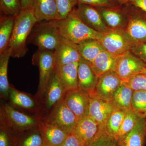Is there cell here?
Returning <instances> with one entry per match:
<instances>
[{
    "instance_id": "40",
    "label": "cell",
    "mask_w": 146,
    "mask_h": 146,
    "mask_svg": "<svg viewBox=\"0 0 146 146\" xmlns=\"http://www.w3.org/2000/svg\"><path fill=\"white\" fill-rule=\"evenodd\" d=\"M86 146L75 133H73L68 134L65 142L61 146Z\"/></svg>"
},
{
    "instance_id": "2",
    "label": "cell",
    "mask_w": 146,
    "mask_h": 146,
    "mask_svg": "<svg viewBox=\"0 0 146 146\" xmlns=\"http://www.w3.org/2000/svg\"><path fill=\"white\" fill-rule=\"evenodd\" d=\"M75 8L66 18L54 21L61 35L78 45L90 39L99 40L103 34L84 24L78 16Z\"/></svg>"
},
{
    "instance_id": "15",
    "label": "cell",
    "mask_w": 146,
    "mask_h": 146,
    "mask_svg": "<svg viewBox=\"0 0 146 146\" xmlns=\"http://www.w3.org/2000/svg\"><path fill=\"white\" fill-rule=\"evenodd\" d=\"M122 84V80L114 71H111L98 78L94 93L102 99L108 100Z\"/></svg>"
},
{
    "instance_id": "29",
    "label": "cell",
    "mask_w": 146,
    "mask_h": 146,
    "mask_svg": "<svg viewBox=\"0 0 146 146\" xmlns=\"http://www.w3.org/2000/svg\"><path fill=\"white\" fill-rule=\"evenodd\" d=\"M9 97L11 102L16 106L28 109H32L35 106V102L31 97L11 86Z\"/></svg>"
},
{
    "instance_id": "23",
    "label": "cell",
    "mask_w": 146,
    "mask_h": 146,
    "mask_svg": "<svg viewBox=\"0 0 146 146\" xmlns=\"http://www.w3.org/2000/svg\"><path fill=\"white\" fill-rule=\"evenodd\" d=\"M117 56L104 50L90 63L91 69L98 77L105 73L113 71Z\"/></svg>"
},
{
    "instance_id": "13",
    "label": "cell",
    "mask_w": 146,
    "mask_h": 146,
    "mask_svg": "<svg viewBox=\"0 0 146 146\" xmlns=\"http://www.w3.org/2000/svg\"><path fill=\"white\" fill-rule=\"evenodd\" d=\"M54 52L56 65L78 63L82 58L78 45L63 36Z\"/></svg>"
},
{
    "instance_id": "7",
    "label": "cell",
    "mask_w": 146,
    "mask_h": 146,
    "mask_svg": "<svg viewBox=\"0 0 146 146\" xmlns=\"http://www.w3.org/2000/svg\"><path fill=\"white\" fill-rule=\"evenodd\" d=\"M46 119L60 127L68 134L74 133L78 121L74 113L65 104L63 98Z\"/></svg>"
},
{
    "instance_id": "8",
    "label": "cell",
    "mask_w": 146,
    "mask_h": 146,
    "mask_svg": "<svg viewBox=\"0 0 146 146\" xmlns=\"http://www.w3.org/2000/svg\"><path fill=\"white\" fill-rule=\"evenodd\" d=\"M99 41L106 51L117 57L130 50L133 45L124 31H110L103 34Z\"/></svg>"
},
{
    "instance_id": "25",
    "label": "cell",
    "mask_w": 146,
    "mask_h": 146,
    "mask_svg": "<svg viewBox=\"0 0 146 146\" xmlns=\"http://www.w3.org/2000/svg\"><path fill=\"white\" fill-rule=\"evenodd\" d=\"M12 49L9 46L0 53V92L1 97L4 98L9 97L10 85L7 77L9 61L11 57Z\"/></svg>"
},
{
    "instance_id": "28",
    "label": "cell",
    "mask_w": 146,
    "mask_h": 146,
    "mask_svg": "<svg viewBox=\"0 0 146 146\" xmlns=\"http://www.w3.org/2000/svg\"><path fill=\"white\" fill-rule=\"evenodd\" d=\"M127 111L115 110L108 119L106 125L109 135L116 138L121 125Z\"/></svg>"
},
{
    "instance_id": "44",
    "label": "cell",
    "mask_w": 146,
    "mask_h": 146,
    "mask_svg": "<svg viewBox=\"0 0 146 146\" xmlns=\"http://www.w3.org/2000/svg\"><path fill=\"white\" fill-rule=\"evenodd\" d=\"M141 74H143L146 76V68L144 69L142 71Z\"/></svg>"
},
{
    "instance_id": "41",
    "label": "cell",
    "mask_w": 146,
    "mask_h": 146,
    "mask_svg": "<svg viewBox=\"0 0 146 146\" xmlns=\"http://www.w3.org/2000/svg\"><path fill=\"white\" fill-rule=\"evenodd\" d=\"M129 3L146 12V0H130Z\"/></svg>"
},
{
    "instance_id": "18",
    "label": "cell",
    "mask_w": 146,
    "mask_h": 146,
    "mask_svg": "<svg viewBox=\"0 0 146 146\" xmlns=\"http://www.w3.org/2000/svg\"><path fill=\"white\" fill-rule=\"evenodd\" d=\"M31 7L37 22L60 20L55 0H33Z\"/></svg>"
},
{
    "instance_id": "34",
    "label": "cell",
    "mask_w": 146,
    "mask_h": 146,
    "mask_svg": "<svg viewBox=\"0 0 146 146\" xmlns=\"http://www.w3.org/2000/svg\"><path fill=\"white\" fill-rule=\"evenodd\" d=\"M86 146H119L117 140L108 134L106 127L103 128L96 137Z\"/></svg>"
},
{
    "instance_id": "12",
    "label": "cell",
    "mask_w": 146,
    "mask_h": 146,
    "mask_svg": "<svg viewBox=\"0 0 146 146\" xmlns=\"http://www.w3.org/2000/svg\"><path fill=\"white\" fill-rule=\"evenodd\" d=\"M96 8L100 14L104 23L108 29L111 30L125 31L127 25V17L122 6Z\"/></svg>"
},
{
    "instance_id": "32",
    "label": "cell",
    "mask_w": 146,
    "mask_h": 146,
    "mask_svg": "<svg viewBox=\"0 0 146 146\" xmlns=\"http://www.w3.org/2000/svg\"><path fill=\"white\" fill-rule=\"evenodd\" d=\"M45 145L39 129L25 136L16 137L15 146H42Z\"/></svg>"
},
{
    "instance_id": "1",
    "label": "cell",
    "mask_w": 146,
    "mask_h": 146,
    "mask_svg": "<svg viewBox=\"0 0 146 146\" xmlns=\"http://www.w3.org/2000/svg\"><path fill=\"white\" fill-rule=\"evenodd\" d=\"M37 20L31 7L23 9L16 17L9 46L12 49L11 57H23L28 51L27 40Z\"/></svg>"
},
{
    "instance_id": "31",
    "label": "cell",
    "mask_w": 146,
    "mask_h": 146,
    "mask_svg": "<svg viewBox=\"0 0 146 146\" xmlns=\"http://www.w3.org/2000/svg\"><path fill=\"white\" fill-rule=\"evenodd\" d=\"M22 10L20 0H0L1 16L17 17Z\"/></svg>"
},
{
    "instance_id": "4",
    "label": "cell",
    "mask_w": 146,
    "mask_h": 146,
    "mask_svg": "<svg viewBox=\"0 0 146 146\" xmlns=\"http://www.w3.org/2000/svg\"><path fill=\"white\" fill-rule=\"evenodd\" d=\"M122 6L127 17L128 39L133 44L146 43V12L130 3Z\"/></svg>"
},
{
    "instance_id": "26",
    "label": "cell",
    "mask_w": 146,
    "mask_h": 146,
    "mask_svg": "<svg viewBox=\"0 0 146 146\" xmlns=\"http://www.w3.org/2000/svg\"><path fill=\"white\" fill-rule=\"evenodd\" d=\"M16 17L1 16L0 53L9 46Z\"/></svg>"
},
{
    "instance_id": "3",
    "label": "cell",
    "mask_w": 146,
    "mask_h": 146,
    "mask_svg": "<svg viewBox=\"0 0 146 146\" xmlns=\"http://www.w3.org/2000/svg\"><path fill=\"white\" fill-rule=\"evenodd\" d=\"M62 37L54 21L37 22L29 35L27 44L34 45L38 49L54 51Z\"/></svg>"
},
{
    "instance_id": "11",
    "label": "cell",
    "mask_w": 146,
    "mask_h": 146,
    "mask_svg": "<svg viewBox=\"0 0 146 146\" xmlns=\"http://www.w3.org/2000/svg\"><path fill=\"white\" fill-rule=\"evenodd\" d=\"M89 94L90 104L88 116L101 127H106L108 119L116 109L109 102L102 99L94 92Z\"/></svg>"
},
{
    "instance_id": "27",
    "label": "cell",
    "mask_w": 146,
    "mask_h": 146,
    "mask_svg": "<svg viewBox=\"0 0 146 146\" xmlns=\"http://www.w3.org/2000/svg\"><path fill=\"white\" fill-rule=\"evenodd\" d=\"M78 46L82 57L90 62H92L99 54L105 50L97 39L87 40Z\"/></svg>"
},
{
    "instance_id": "21",
    "label": "cell",
    "mask_w": 146,
    "mask_h": 146,
    "mask_svg": "<svg viewBox=\"0 0 146 146\" xmlns=\"http://www.w3.org/2000/svg\"><path fill=\"white\" fill-rule=\"evenodd\" d=\"M104 127H101L93 119L86 116L78 120L74 133L87 145Z\"/></svg>"
},
{
    "instance_id": "16",
    "label": "cell",
    "mask_w": 146,
    "mask_h": 146,
    "mask_svg": "<svg viewBox=\"0 0 146 146\" xmlns=\"http://www.w3.org/2000/svg\"><path fill=\"white\" fill-rule=\"evenodd\" d=\"M37 125L46 146H61L68 135L60 127L46 119L39 120Z\"/></svg>"
},
{
    "instance_id": "42",
    "label": "cell",
    "mask_w": 146,
    "mask_h": 146,
    "mask_svg": "<svg viewBox=\"0 0 146 146\" xmlns=\"http://www.w3.org/2000/svg\"><path fill=\"white\" fill-rule=\"evenodd\" d=\"M23 10L31 7L33 0H20Z\"/></svg>"
},
{
    "instance_id": "30",
    "label": "cell",
    "mask_w": 146,
    "mask_h": 146,
    "mask_svg": "<svg viewBox=\"0 0 146 146\" xmlns=\"http://www.w3.org/2000/svg\"><path fill=\"white\" fill-rule=\"evenodd\" d=\"M141 116L131 109L127 111L122 123L115 139L117 140L130 132L136 125L137 121Z\"/></svg>"
},
{
    "instance_id": "19",
    "label": "cell",
    "mask_w": 146,
    "mask_h": 146,
    "mask_svg": "<svg viewBox=\"0 0 146 146\" xmlns=\"http://www.w3.org/2000/svg\"><path fill=\"white\" fill-rule=\"evenodd\" d=\"M119 146H145L146 144V118L141 115L130 132L117 140Z\"/></svg>"
},
{
    "instance_id": "17",
    "label": "cell",
    "mask_w": 146,
    "mask_h": 146,
    "mask_svg": "<svg viewBox=\"0 0 146 146\" xmlns=\"http://www.w3.org/2000/svg\"><path fill=\"white\" fill-rule=\"evenodd\" d=\"M78 63L56 65L55 73L65 93L78 89Z\"/></svg>"
},
{
    "instance_id": "20",
    "label": "cell",
    "mask_w": 146,
    "mask_h": 146,
    "mask_svg": "<svg viewBox=\"0 0 146 146\" xmlns=\"http://www.w3.org/2000/svg\"><path fill=\"white\" fill-rule=\"evenodd\" d=\"M91 62L82 57L78 62V88L89 93L95 91L98 77L91 69Z\"/></svg>"
},
{
    "instance_id": "35",
    "label": "cell",
    "mask_w": 146,
    "mask_h": 146,
    "mask_svg": "<svg viewBox=\"0 0 146 146\" xmlns=\"http://www.w3.org/2000/svg\"><path fill=\"white\" fill-rule=\"evenodd\" d=\"M60 20L66 18L78 4L77 0H55Z\"/></svg>"
},
{
    "instance_id": "14",
    "label": "cell",
    "mask_w": 146,
    "mask_h": 146,
    "mask_svg": "<svg viewBox=\"0 0 146 146\" xmlns=\"http://www.w3.org/2000/svg\"><path fill=\"white\" fill-rule=\"evenodd\" d=\"M2 113L9 123L7 126L16 130L21 131L28 130L38 125L39 120L19 112L9 105L3 106Z\"/></svg>"
},
{
    "instance_id": "22",
    "label": "cell",
    "mask_w": 146,
    "mask_h": 146,
    "mask_svg": "<svg viewBox=\"0 0 146 146\" xmlns=\"http://www.w3.org/2000/svg\"><path fill=\"white\" fill-rule=\"evenodd\" d=\"M123 82V81H122ZM133 90L123 83L107 101L116 110L127 111L131 109Z\"/></svg>"
},
{
    "instance_id": "45",
    "label": "cell",
    "mask_w": 146,
    "mask_h": 146,
    "mask_svg": "<svg viewBox=\"0 0 146 146\" xmlns=\"http://www.w3.org/2000/svg\"><path fill=\"white\" fill-rule=\"evenodd\" d=\"M46 146L45 145H43V146Z\"/></svg>"
},
{
    "instance_id": "36",
    "label": "cell",
    "mask_w": 146,
    "mask_h": 146,
    "mask_svg": "<svg viewBox=\"0 0 146 146\" xmlns=\"http://www.w3.org/2000/svg\"><path fill=\"white\" fill-rule=\"evenodd\" d=\"M122 82L133 91H146V76L143 74H138Z\"/></svg>"
},
{
    "instance_id": "9",
    "label": "cell",
    "mask_w": 146,
    "mask_h": 146,
    "mask_svg": "<svg viewBox=\"0 0 146 146\" xmlns=\"http://www.w3.org/2000/svg\"><path fill=\"white\" fill-rule=\"evenodd\" d=\"M63 100L78 120L88 116L90 96L87 91L79 88L68 91L65 93Z\"/></svg>"
},
{
    "instance_id": "43",
    "label": "cell",
    "mask_w": 146,
    "mask_h": 146,
    "mask_svg": "<svg viewBox=\"0 0 146 146\" xmlns=\"http://www.w3.org/2000/svg\"><path fill=\"white\" fill-rule=\"evenodd\" d=\"M120 5H123L129 3L130 0H116Z\"/></svg>"
},
{
    "instance_id": "6",
    "label": "cell",
    "mask_w": 146,
    "mask_h": 146,
    "mask_svg": "<svg viewBox=\"0 0 146 146\" xmlns=\"http://www.w3.org/2000/svg\"><path fill=\"white\" fill-rule=\"evenodd\" d=\"M146 68V64L130 50L116 57L113 71L123 81L141 74Z\"/></svg>"
},
{
    "instance_id": "5",
    "label": "cell",
    "mask_w": 146,
    "mask_h": 146,
    "mask_svg": "<svg viewBox=\"0 0 146 146\" xmlns=\"http://www.w3.org/2000/svg\"><path fill=\"white\" fill-rule=\"evenodd\" d=\"M32 60L33 64L39 68L38 93L42 96L46 93L50 80L55 71L56 63L54 51L38 49L33 54Z\"/></svg>"
},
{
    "instance_id": "24",
    "label": "cell",
    "mask_w": 146,
    "mask_h": 146,
    "mask_svg": "<svg viewBox=\"0 0 146 146\" xmlns=\"http://www.w3.org/2000/svg\"><path fill=\"white\" fill-rule=\"evenodd\" d=\"M46 93V104L51 109L63 99L65 93L55 71L47 87Z\"/></svg>"
},
{
    "instance_id": "39",
    "label": "cell",
    "mask_w": 146,
    "mask_h": 146,
    "mask_svg": "<svg viewBox=\"0 0 146 146\" xmlns=\"http://www.w3.org/2000/svg\"><path fill=\"white\" fill-rule=\"evenodd\" d=\"M130 51L146 64V43L133 44Z\"/></svg>"
},
{
    "instance_id": "37",
    "label": "cell",
    "mask_w": 146,
    "mask_h": 146,
    "mask_svg": "<svg viewBox=\"0 0 146 146\" xmlns=\"http://www.w3.org/2000/svg\"><path fill=\"white\" fill-rule=\"evenodd\" d=\"M78 4H84L96 7H118L121 6L116 0H77Z\"/></svg>"
},
{
    "instance_id": "33",
    "label": "cell",
    "mask_w": 146,
    "mask_h": 146,
    "mask_svg": "<svg viewBox=\"0 0 146 146\" xmlns=\"http://www.w3.org/2000/svg\"><path fill=\"white\" fill-rule=\"evenodd\" d=\"M131 109L146 118V91H133Z\"/></svg>"
},
{
    "instance_id": "38",
    "label": "cell",
    "mask_w": 146,
    "mask_h": 146,
    "mask_svg": "<svg viewBox=\"0 0 146 146\" xmlns=\"http://www.w3.org/2000/svg\"><path fill=\"white\" fill-rule=\"evenodd\" d=\"M16 138L12 137L5 127H1L0 131V146H15Z\"/></svg>"
},
{
    "instance_id": "10",
    "label": "cell",
    "mask_w": 146,
    "mask_h": 146,
    "mask_svg": "<svg viewBox=\"0 0 146 146\" xmlns=\"http://www.w3.org/2000/svg\"><path fill=\"white\" fill-rule=\"evenodd\" d=\"M75 9L80 19L95 31L104 34L111 30L105 25L100 14L95 7L84 4H78Z\"/></svg>"
}]
</instances>
